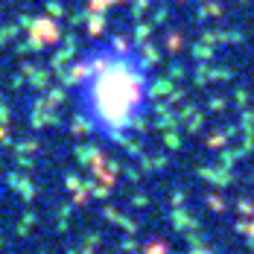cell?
<instances>
[{"instance_id":"cell-1","label":"cell","mask_w":254,"mask_h":254,"mask_svg":"<svg viewBox=\"0 0 254 254\" xmlns=\"http://www.w3.org/2000/svg\"><path fill=\"white\" fill-rule=\"evenodd\" d=\"M158 94V70L149 50L123 29L91 38L70 59L64 97L82 134L102 146L131 143L149 120Z\"/></svg>"}]
</instances>
